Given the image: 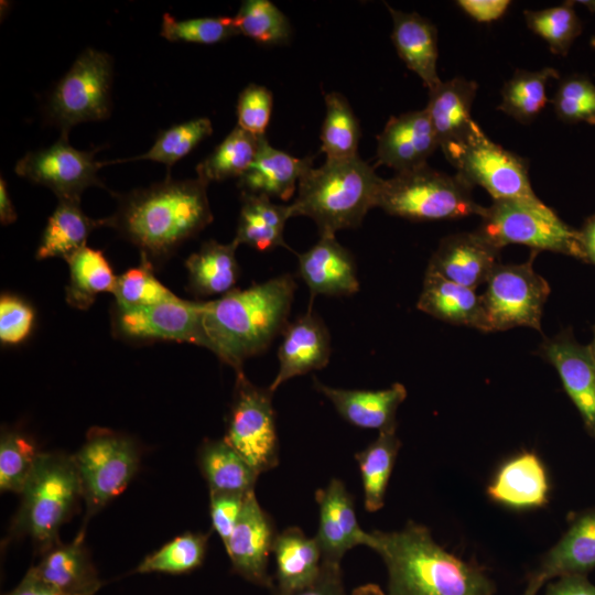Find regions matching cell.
Wrapping results in <instances>:
<instances>
[{"label": "cell", "instance_id": "42", "mask_svg": "<svg viewBox=\"0 0 595 595\" xmlns=\"http://www.w3.org/2000/svg\"><path fill=\"white\" fill-rule=\"evenodd\" d=\"M212 133L213 126L208 118H195L161 131L148 152L129 159L109 161L105 164L151 160L163 163L170 169Z\"/></svg>", "mask_w": 595, "mask_h": 595}, {"label": "cell", "instance_id": "1", "mask_svg": "<svg viewBox=\"0 0 595 595\" xmlns=\"http://www.w3.org/2000/svg\"><path fill=\"white\" fill-rule=\"evenodd\" d=\"M296 284L290 273L203 302L202 325L212 350L236 372L263 353L288 325Z\"/></svg>", "mask_w": 595, "mask_h": 595}, {"label": "cell", "instance_id": "38", "mask_svg": "<svg viewBox=\"0 0 595 595\" xmlns=\"http://www.w3.org/2000/svg\"><path fill=\"white\" fill-rule=\"evenodd\" d=\"M559 77V72L552 67L536 72L516 69L512 77L504 84L497 109L519 122H531L549 102L548 82Z\"/></svg>", "mask_w": 595, "mask_h": 595}, {"label": "cell", "instance_id": "59", "mask_svg": "<svg viewBox=\"0 0 595 595\" xmlns=\"http://www.w3.org/2000/svg\"><path fill=\"white\" fill-rule=\"evenodd\" d=\"M587 346H588V349H589L591 355H592V357H593V360H594V363H595V325H594V327H593V340H592V343H591L589 345H587Z\"/></svg>", "mask_w": 595, "mask_h": 595}, {"label": "cell", "instance_id": "34", "mask_svg": "<svg viewBox=\"0 0 595 595\" xmlns=\"http://www.w3.org/2000/svg\"><path fill=\"white\" fill-rule=\"evenodd\" d=\"M106 225L105 219L89 218L77 201L61 199L50 216L36 250V259H67L85 247L89 234Z\"/></svg>", "mask_w": 595, "mask_h": 595}, {"label": "cell", "instance_id": "26", "mask_svg": "<svg viewBox=\"0 0 595 595\" xmlns=\"http://www.w3.org/2000/svg\"><path fill=\"white\" fill-rule=\"evenodd\" d=\"M549 478L541 459L523 452L507 461L487 487L489 498L513 509L544 506L549 500Z\"/></svg>", "mask_w": 595, "mask_h": 595}, {"label": "cell", "instance_id": "31", "mask_svg": "<svg viewBox=\"0 0 595 595\" xmlns=\"http://www.w3.org/2000/svg\"><path fill=\"white\" fill-rule=\"evenodd\" d=\"M237 247L234 240L229 244L208 240L191 255L185 261L190 291L201 296H221L232 291L239 277Z\"/></svg>", "mask_w": 595, "mask_h": 595}, {"label": "cell", "instance_id": "28", "mask_svg": "<svg viewBox=\"0 0 595 595\" xmlns=\"http://www.w3.org/2000/svg\"><path fill=\"white\" fill-rule=\"evenodd\" d=\"M477 83L464 77L442 82L429 90L425 110L442 151L464 139L477 125L470 110Z\"/></svg>", "mask_w": 595, "mask_h": 595}, {"label": "cell", "instance_id": "35", "mask_svg": "<svg viewBox=\"0 0 595 595\" xmlns=\"http://www.w3.org/2000/svg\"><path fill=\"white\" fill-rule=\"evenodd\" d=\"M396 430L380 431L375 441L355 454L361 477L364 507L369 512H376L385 505L388 483L401 447Z\"/></svg>", "mask_w": 595, "mask_h": 595}, {"label": "cell", "instance_id": "61", "mask_svg": "<svg viewBox=\"0 0 595 595\" xmlns=\"http://www.w3.org/2000/svg\"><path fill=\"white\" fill-rule=\"evenodd\" d=\"M589 44L595 50V36H592Z\"/></svg>", "mask_w": 595, "mask_h": 595}, {"label": "cell", "instance_id": "11", "mask_svg": "<svg viewBox=\"0 0 595 595\" xmlns=\"http://www.w3.org/2000/svg\"><path fill=\"white\" fill-rule=\"evenodd\" d=\"M224 440L261 475L279 465V439L270 388L253 385L236 372Z\"/></svg>", "mask_w": 595, "mask_h": 595}, {"label": "cell", "instance_id": "18", "mask_svg": "<svg viewBox=\"0 0 595 595\" xmlns=\"http://www.w3.org/2000/svg\"><path fill=\"white\" fill-rule=\"evenodd\" d=\"M499 251L477 230L448 235L440 241L426 272L475 290L499 263Z\"/></svg>", "mask_w": 595, "mask_h": 595}, {"label": "cell", "instance_id": "15", "mask_svg": "<svg viewBox=\"0 0 595 595\" xmlns=\"http://www.w3.org/2000/svg\"><path fill=\"white\" fill-rule=\"evenodd\" d=\"M277 530L271 516L260 506L255 490L247 494L239 519L224 544L232 571L246 581L269 588L274 587L268 572Z\"/></svg>", "mask_w": 595, "mask_h": 595}, {"label": "cell", "instance_id": "9", "mask_svg": "<svg viewBox=\"0 0 595 595\" xmlns=\"http://www.w3.org/2000/svg\"><path fill=\"white\" fill-rule=\"evenodd\" d=\"M73 457L87 519L127 488L139 468L140 450L132 439L121 433L93 428Z\"/></svg>", "mask_w": 595, "mask_h": 595}, {"label": "cell", "instance_id": "14", "mask_svg": "<svg viewBox=\"0 0 595 595\" xmlns=\"http://www.w3.org/2000/svg\"><path fill=\"white\" fill-rule=\"evenodd\" d=\"M203 302L174 299L143 307L119 310L112 315L113 332L134 342L169 340L207 348L202 325Z\"/></svg>", "mask_w": 595, "mask_h": 595}, {"label": "cell", "instance_id": "32", "mask_svg": "<svg viewBox=\"0 0 595 595\" xmlns=\"http://www.w3.org/2000/svg\"><path fill=\"white\" fill-rule=\"evenodd\" d=\"M241 209L234 241L259 251L288 246L283 239L285 221L292 217L290 206L278 205L264 195L241 193Z\"/></svg>", "mask_w": 595, "mask_h": 595}, {"label": "cell", "instance_id": "44", "mask_svg": "<svg viewBox=\"0 0 595 595\" xmlns=\"http://www.w3.org/2000/svg\"><path fill=\"white\" fill-rule=\"evenodd\" d=\"M35 443L24 433L3 430L0 439V489L21 494L40 455Z\"/></svg>", "mask_w": 595, "mask_h": 595}, {"label": "cell", "instance_id": "33", "mask_svg": "<svg viewBox=\"0 0 595 595\" xmlns=\"http://www.w3.org/2000/svg\"><path fill=\"white\" fill-rule=\"evenodd\" d=\"M197 462L209 493L255 490L259 474L224 439L205 440L198 448Z\"/></svg>", "mask_w": 595, "mask_h": 595}, {"label": "cell", "instance_id": "60", "mask_svg": "<svg viewBox=\"0 0 595 595\" xmlns=\"http://www.w3.org/2000/svg\"><path fill=\"white\" fill-rule=\"evenodd\" d=\"M578 2L585 6L589 11L595 12V1H578Z\"/></svg>", "mask_w": 595, "mask_h": 595}, {"label": "cell", "instance_id": "50", "mask_svg": "<svg viewBox=\"0 0 595 595\" xmlns=\"http://www.w3.org/2000/svg\"><path fill=\"white\" fill-rule=\"evenodd\" d=\"M247 494L209 493L212 528L219 536L224 544L228 541L234 531Z\"/></svg>", "mask_w": 595, "mask_h": 595}, {"label": "cell", "instance_id": "5", "mask_svg": "<svg viewBox=\"0 0 595 595\" xmlns=\"http://www.w3.org/2000/svg\"><path fill=\"white\" fill-rule=\"evenodd\" d=\"M21 506L11 530L28 536L43 554L57 543L61 527L72 517L83 498L73 456L41 452L21 493Z\"/></svg>", "mask_w": 595, "mask_h": 595}, {"label": "cell", "instance_id": "6", "mask_svg": "<svg viewBox=\"0 0 595 595\" xmlns=\"http://www.w3.org/2000/svg\"><path fill=\"white\" fill-rule=\"evenodd\" d=\"M473 186L458 174L448 175L428 164L382 180L376 207L409 220L458 219L480 214Z\"/></svg>", "mask_w": 595, "mask_h": 595}, {"label": "cell", "instance_id": "37", "mask_svg": "<svg viewBox=\"0 0 595 595\" xmlns=\"http://www.w3.org/2000/svg\"><path fill=\"white\" fill-rule=\"evenodd\" d=\"M262 137L253 136L236 126L215 150L198 163L197 177L206 184L241 177L252 164Z\"/></svg>", "mask_w": 595, "mask_h": 595}, {"label": "cell", "instance_id": "48", "mask_svg": "<svg viewBox=\"0 0 595 595\" xmlns=\"http://www.w3.org/2000/svg\"><path fill=\"white\" fill-rule=\"evenodd\" d=\"M272 93L264 86L249 84L239 95L237 102L238 125L247 132L262 137L270 122Z\"/></svg>", "mask_w": 595, "mask_h": 595}, {"label": "cell", "instance_id": "12", "mask_svg": "<svg viewBox=\"0 0 595 595\" xmlns=\"http://www.w3.org/2000/svg\"><path fill=\"white\" fill-rule=\"evenodd\" d=\"M538 251L522 263H498L482 295L489 332L526 326L541 332V317L550 294L548 281L533 270Z\"/></svg>", "mask_w": 595, "mask_h": 595}, {"label": "cell", "instance_id": "7", "mask_svg": "<svg viewBox=\"0 0 595 595\" xmlns=\"http://www.w3.org/2000/svg\"><path fill=\"white\" fill-rule=\"evenodd\" d=\"M478 232L493 246L524 245L533 251H552L585 261L578 230L565 224L541 201H493L483 207Z\"/></svg>", "mask_w": 595, "mask_h": 595}, {"label": "cell", "instance_id": "46", "mask_svg": "<svg viewBox=\"0 0 595 595\" xmlns=\"http://www.w3.org/2000/svg\"><path fill=\"white\" fill-rule=\"evenodd\" d=\"M551 102L556 117L563 122L595 125V84L586 75L565 76Z\"/></svg>", "mask_w": 595, "mask_h": 595}, {"label": "cell", "instance_id": "52", "mask_svg": "<svg viewBox=\"0 0 595 595\" xmlns=\"http://www.w3.org/2000/svg\"><path fill=\"white\" fill-rule=\"evenodd\" d=\"M458 8L478 23H490L502 18L511 2L509 0H458Z\"/></svg>", "mask_w": 595, "mask_h": 595}, {"label": "cell", "instance_id": "22", "mask_svg": "<svg viewBox=\"0 0 595 595\" xmlns=\"http://www.w3.org/2000/svg\"><path fill=\"white\" fill-rule=\"evenodd\" d=\"M298 258L299 274L310 289L311 302L318 294L344 296L359 290L354 257L335 235H322L312 248L298 253Z\"/></svg>", "mask_w": 595, "mask_h": 595}, {"label": "cell", "instance_id": "55", "mask_svg": "<svg viewBox=\"0 0 595 595\" xmlns=\"http://www.w3.org/2000/svg\"><path fill=\"white\" fill-rule=\"evenodd\" d=\"M578 232L585 261L595 264V214L585 219Z\"/></svg>", "mask_w": 595, "mask_h": 595}, {"label": "cell", "instance_id": "49", "mask_svg": "<svg viewBox=\"0 0 595 595\" xmlns=\"http://www.w3.org/2000/svg\"><path fill=\"white\" fill-rule=\"evenodd\" d=\"M34 323L33 309L23 299L3 294L0 299V340L14 345L23 342Z\"/></svg>", "mask_w": 595, "mask_h": 595}, {"label": "cell", "instance_id": "40", "mask_svg": "<svg viewBox=\"0 0 595 595\" xmlns=\"http://www.w3.org/2000/svg\"><path fill=\"white\" fill-rule=\"evenodd\" d=\"M209 534L185 532L147 555L137 573L185 574L199 567L205 559Z\"/></svg>", "mask_w": 595, "mask_h": 595}, {"label": "cell", "instance_id": "51", "mask_svg": "<svg viewBox=\"0 0 595 595\" xmlns=\"http://www.w3.org/2000/svg\"><path fill=\"white\" fill-rule=\"evenodd\" d=\"M272 595H349L346 592L340 564L323 562L318 576L307 586L280 593L271 591Z\"/></svg>", "mask_w": 595, "mask_h": 595}, {"label": "cell", "instance_id": "4", "mask_svg": "<svg viewBox=\"0 0 595 595\" xmlns=\"http://www.w3.org/2000/svg\"><path fill=\"white\" fill-rule=\"evenodd\" d=\"M382 180L359 156L326 159L322 166L311 167L300 178L298 196L289 205L291 216L310 217L321 236L356 228L376 207Z\"/></svg>", "mask_w": 595, "mask_h": 595}, {"label": "cell", "instance_id": "8", "mask_svg": "<svg viewBox=\"0 0 595 595\" xmlns=\"http://www.w3.org/2000/svg\"><path fill=\"white\" fill-rule=\"evenodd\" d=\"M443 153L456 174L473 187L482 186L493 201H540L530 183L528 161L491 141L478 123Z\"/></svg>", "mask_w": 595, "mask_h": 595}, {"label": "cell", "instance_id": "24", "mask_svg": "<svg viewBox=\"0 0 595 595\" xmlns=\"http://www.w3.org/2000/svg\"><path fill=\"white\" fill-rule=\"evenodd\" d=\"M392 18L391 40L399 57L429 90L442 83L437 75V30L416 12H402L387 4Z\"/></svg>", "mask_w": 595, "mask_h": 595}, {"label": "cell", "instance_id": "41", "mask_svg": "<svg viewBox=\"0 0 595 595\" xmlns=\"http://www.w3.org/2000/svg\"><path fill=\"white\" fill-rule=\"evenodd\" d=\"M523 15L527 26L548 43L553 54L560 56L567 55L583 30L574 1H565L542 10H524Z\"/></svg>", "mask_w": 595, "mask_h": 595}, {"label": "cell", "instance_id": "17", "mask_svg": "<svg viewBox=\"0 0 595 595\" xmlns=\"http://www.w3.org/2000/svg\"><path fill=\"white\" fill-rule=\"evenodd\" d=\"M539 353L556 369L565 392L595 439V363L588 346L578 344L572 332L563 331L545 339Z\"/></svg>", "mask_w": 595, "mask_h": 595}, {"label": "cell", "instance_id": "3", "mask_svg": "<svg viewBox=\"0 0 595 595\" xmlns=\"http://www.w3.org/2000/svg\"><path fill=\"white\" fill-rule=\"evenodd\" d=\"M371 550L387 569L386 595H494L484 570L445 551L430 530L408 521L396 531L372 530Z\"/></svg>", "mask_w": 595, "mask_h": 595}, {"label": "cell", "instance_id": "2", "mask_svg": "<svg viewBox=\"0 0 595 595\" xmlns=\"http://www.w3.org/2000/svg\"><path fill=\"white\" fill-rule=\"evenodd\" d=\"M198 177L172 180L134 190L119 198L117 212L106 218L150 261L162 260L213 220L206 188Z\"/></svg>", "mask_w": 595, "mask_h": 595}, {"label": "cell", "instance_id": "19", "mask_svg": "<svg viewBox=\"0 0 595 595\" xmlns=\"http://www.w3.org/2000/svg\"><path fill=\"white\" fill-rule=\"evenodd\" d=\"M440 148L437 137L424 109L391 117L377 137V159L397 173L421 167Z\"/></svg>", "mask_w": 595, "mask_h": 595}, {"label": "cell", "instance_id": "58", "mask_svg": "<svg viewBox=\"0 0 595 595\" xmlns=\"http://www.w3.org/2000/svg\"><path fill=\"white\" fill-rule=\"evenodd\" d=\"M540 588L541 587L537 586L536 584L528 582V585L521 595H537Z\"/></svg>", "mask_w": 595, "mask_h": 595}, {"label": "cell", "instance_id": "57", "mask_svg": "<svg viewBox=\"0 0 595 595\" xmlns=\"http://www.w3.org/2000/svg\"><path fill=\"white\" fill-rule=\"evenodd\" d=\"M350 595H386L376 584H365L356 587Z\"/></svg>", "mask_w": 595, "mask_h": 595}, {"label": "cell", "instance_id": "56", "mask_svg": "<svg viewBox=\"0 0 595 595\" xmlns=\"http://www.w3.org/2000/svg\"><path fill=\"white\" fill-rule=\"evenodd\" d=\"M0 219L2 225L12 224L17 219V213L8 193L7 183L0 182Z\"/></svg>", "mask_w": 595, "mask_h": 595}, {"label": "cell", "instance_id": "23", "mask_svg": "<svg viewBox=\"0 0 595 595\" xmlns=\"http://www.w3.org/2000/svg\"><path fill=\"white\" fill-rule=\"evenodd\" d=\"M314 388L324 394L338 414L360 429L383 431L397 428L396 413L407 398V389L396 382L380 390L333 388L313 379Z\"/></svg>", "mask_w": 595, "mask_h": 595}, {"label": "cell", "instance_id": "25", "mask_svg": "<svg viewBox=\"0 0 595 595\" xmlns=\"http://www.w3.org/2000/svg\"><path fill=\"white\" fill-rule=\"evenodd\" d=\"M312 162V156L300 159L273 148L263 136L252 164L238 178V186L241 193L288 201Z\"/></svg>", "mask_w": 595, "mask_h": 595}, {"label": "cell", "instance_id": "54", "mask_svg": "<svg viewBox=\"0 0 595 595\" xmlns=\"http://www.w3.org/2000/svg\"><path fill=\"white\" fill-rule=\"evenodd\" d=\"M4 595H87L69 594L56 589L37 578L30 570L25 573L21 582Z\"/></svg>", "mask_w": 595, "mask_h": 595}, {"label": "cell", "instance_id": "16", "mask_svg": "<svg viewBox=\"0 0 595 595\" xmlns=\"http://www.w3.org/2000/svg\"><path fill=\"white\" fill-rule=\"evenodd\" d=\"M318 505V528L315 539L322 551L323 562L340 564L342 559L355 547L371 549L374 537L364 531L355 511L353 495L343 480L332 478L326 487L315 491Z\"/></svg>", "mask_w": 595, "mask_h": 595}, {"label": "cell", "instance_id": "45", "mask_svg": "<svg viewBox=\"0 0 595 595\" xmlns=\"http://www.w3.org/2000/svg\"><path fill=\"white\" fill-rule=\"evenodd\" d=\"M112 294L119 310L154 305L176 296L155 278L151 261L142 253L138 267L117 277Z\"/></svg>", "mask_w": 595, "mask_h": 595}, {"label": "cell", "instance_id": "29", "mask_svg": "<svg viewBox=\"0 0 595 595\" xmlns=\"http://www.w3.org/2000/svg\"><path fill=\"white\" fill-rule=\"evenodd\" d=\"M416 307L446 323L489 332L482 295L437 274L425 272Z\"/></svg>", "mask_w": 595, "mask_h": 595}, {"label": "cell", "instance_id": "30", "mask_svg": "<svg viewBox=\"0 0 595 595\" xmlns=\"http://www.w3.org/2000/svg\"><path fill=\"white\" fill-rule=\"evenodd\" d=\"M272 554L275 563L272 591L280 593L307 586L318 576L323 564L317 540L307 537L299 527L278 532Z\"/></svg>", "mask_w": 595, "mask_h": 595}, {"label": "cell", "instance_id": "39", "mask_svg": "<svg viewBox=\"0 0 595 595\" xmlns=\"http://www.w3.org/2000/svg\"><path fill=\"white\" fill-rule=\"evenodd\" d=\"M326 113L322 126L321 150L327 160L358 156L360 128L347 99L339 93L325 95Z\"/></svg>", "mask_w": 595, "mask_h": 595}, {"label": "cell", "instance_id": "13", "mask_svg": "<svg viewBox=\"0 0 595 595\" xmlns=\"http://www.w3.org/2000/svg\"><path fill=\"white\" fill-rule=\"evenodd\" d=\"M97 150H77L62 136L53 145L26 153L14 170L19 176L48 187L60 201L79 202L87 187L104 186L97 173L105 163L95 160Z\"/></svg>", "mask_w": 595, "mask_h": 595}, {"label": "cell", "instance_id": "10", "mask_svg": "<svg viewBox=\"0 0 595 595\" xmlns=\"http://www.w3.org/2000/svg\"><path fill=\"white\" fill-rule=\"evenodd\" d=\"M111 57L86 48L56 84L48 99L50 120L67 137L80 122L106 119L110 113Z\"/></svg>", "mask_w": 595, "mask_h": 595}, {"label": "cell", "instance_id": "36", "mask_svg": "<svg viewBox=\"0 0 595 595\" xmlns=\"http://www.w3.org/2000/svg\"><path fill=\"white\" fill-rule=\"evenodd\" d=\"M66 261L69 267L66 302L71 306L86 310L99 293H112L117 277L102 251L85 246Z\"/></svg>", "mask_w": 595, "mask_h": 595}, {"label": "cell", "instance_id": "20", "mask_svg": "<svg viewBox=\"0 0 595 595\" xmlns=\"http://www.w3.org/2000/svg\"><path fill=\"white\" fill-rule=\"evenodd\" d=\"M278 350L279 370L269 386L274 392L293 377L324 368L331 357V336L321 317L309 311L288 324Z\"/></svg>", "mask_w": 595, "mask_h": 595}, {"label": "cell", "instance_id": "43", "mask_svg": "<svg viewBox=\"0 0 595 595\" xmlns=\"http://www.w3.org/2000/svg\"><path fill=\"white\" fill-rule=\"evenodd\" d=\"M234 22L239 34L262 45L286 43L292 33L285 14L269 0L244 1Z\"/></svg>", "mask_w": 595, "mask_h": 595}, {"label": "cell", "instance_id": "53", "mask_svg": "<svg viewBox=\"0 0 595 595\" xmlns=\"http://www.w3.org/2000/svg\"><path fill=\"white\" fill-rule=\"evenodd\" d=\"M544 595H595V585L587 575H565L548 582Z\"/></svg>", "mask_w": 595, "mask_h": 595}, {"label": "cell", "instance_id": "47", "mask_svg": "<svg viewBox=\"0 0 595 595\" xmlns=\"http://www.w3.org/2000/svg\"><path fill=\"white\" fill-rule=\"evenodd\" d=\"M238 34L234 18L213 17L176 20L169 13H164L162 18L161 35L171 42L215 44Z\"/></svg>", "mask_w": 595, "mask_h": 595}, {"label": "cell", "instance_id": "21", "mask_svg": "<svg viewBox=\"0 0 595 595\" xmlns=\"http://www.w3.org/2000/svg\"><path fill=\"white\" fill-rule=\"evenodd\" d=\"M595 569V507L569 518V528L545 553L540 565L529 574L528 582L542 587L544 583L565 575H587Z\"/></svg>", "mask_w": 595, "mask_h": 595}, {"label": "cell", "instance_id": "27", "mask_svg": "<svg viewBox=\"0 0 595 595\" xmlns=\"http://www.w3.org/2000/svg\"><path fill=\"white\" fill-rule=\"evenodd\" d=\"M30 571L50 586L69 594L95 595L102 583L84 543V532L42 554Z\"/></svg>", "mask_w": 595, "mask_h": 595}]
</instances>
